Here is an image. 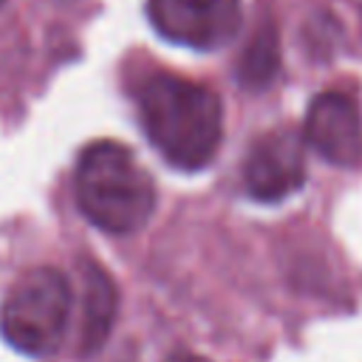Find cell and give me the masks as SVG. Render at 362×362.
Instances as JSON below:
<instances>
[{"instance_id": "cell-1", "label": "cell", "mask_w": 362, "mask_h": 362, "mask_svg": "<svg viewBox=\"0 0 362 362\" xmlns=\"http://www.w3.org/2000/svg\"><path fill=\"white\" fill-rule=\"evenodd\" d=\"M133 99L144 136L167 164L201 170L215 158L223 139V107L206 85L178 74H150L136 85Z\"/></svg>"}, {"instance_id": "cell-2", "label": "cell", "mask_w": 362, "mask_h": 362, "mask_svg": "<svg viewBox=\"0 0 362 362\" xmlns=\"http://www.w3.org/2000/svg\"><path fill=\"white\" fill-rule=\"evenodd\" d=\"M76 204L82 215L110 232L130 235L141 229L156 209V184L130 147L119 141H93L76 161Z\"/></svg>"}, {"instance_id": "cell-3", "label": "cell", "mask_w": 362, "mask_h": 362, "mask_svg": "<svg viewBox=\"0 0 362 362\" xmlns=\"http://www.w3.org/2000/svg\"><path fill=\"white\" fill-rule=\"evenodd\" d=\"M71 317V286L62 272L37 266L25 272L0 305L3 339L28 356H48L59 348Z\"/></svg>"}, {"instance_id": "cell-4", "label": "cell", "mask_w": 362, "mask_h": 362, "mask_svg": "<svg viewBox=\"0 0 362 362\" xmlns=\"http://www.w3.org/2000/svg\"><path fill=\"white\" fill-rule=\"evenodd\" d=\"M153 28L178 45L215 51L240 28V0H150Z\"/></svg>"}, {"instance_id": "cell-5", "label": "cell", "mask_w": 362, "mask_h": 362, "mask_svg": "<svg viewBox=\"0 0 362 362\" xmlns=\"http://www.w3.org/2000/svg\"><path fill=\"white\" fill-rule=\"evenodd\" d=\"M305 181V144L288 127L263 133L243 164V184L257 201H280Z\"/></svg>"}, {"instance_id": "cell-6", "label": "cell", "mask_w": 362, "mask_h": 362, "mask_svg": "<svg viewBox=\"0 0 362 362\" xmlns=\"http://www.w3.org/2000/svg\"><path fill=\"white\" fill-rule=\"evenodd\" d=\"M303 139L337 167L362 164V110L356 99L339 90L314 96L305 113Z\"/></svg>"}, {"instance_id": "cell-7", "label": "cell", "mask_w": 362, "mask_h": 362, "mask_svg": "<svg viewBox=\"0 0 362 362\" xmlns=\"http://www.w3.org/2000/svg\"><path fill=\"white\" fill-rule=\"evenodd\" d=\"M116 320V286L110 274L93 263L85 266V291H82V320H79V351L93 354L105 345Z\"/></svg>"}, {"instance_id": "cell-8", "label": "cell", "mask_w": 362, "mask_h": 362, "mask_svg": "<svg viewBox=\"0 0 362 362\" xmlns=\"http://www.w3.org/2000/svg\"><path fill=\"white\" fill-rule=\"evenodd\" d=\"M277 71V37L272 25H257L255 37L243 48L238 76L246 88H266Z\"/></svg>"}, {"instance_id": "cell-9", "label": "cell", "mask_w": 362, "mask_h": 362, "mask_svg": "<svg viewBox=\"0 0 362 362\" xmlns=\"http://www.w3.org/2000/svg\"><path fill=\"white\" fill-rule=\"evenodd\" d=\"M175 362H198V359H175Z\"/></svg>"}, {"instance_id": "cell-10", "label": "cell", "mask_w": 362, "mask_h": 362, "mask_svg": "<svg viewBox=\"0 0 362 362\" xmlns=\"http://www.w3.org/2000/svg\"><path fill=\"white\" fill-rule=\"evenodd\" d=\"M3 3H6V0H0V6H3Z\"/></svg>"}]
</instances>
